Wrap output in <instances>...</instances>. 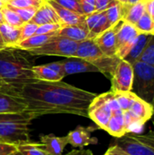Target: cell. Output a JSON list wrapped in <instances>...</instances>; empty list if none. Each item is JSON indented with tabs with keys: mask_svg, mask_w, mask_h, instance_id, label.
Returning <instances> with one entry per match:
<instances>
[{
	"mask_svg": "<svg viewBox=\"0 0 154 155\" xmlns=\"http://www.w3.org/2000/svg\"><path fill=\"white\" fill-rule=\"evenodd\" d=\"M18 94L27 104L25 113L34 119L48 114H73L88 118L89 106L97 95L62 81H35L24 85Z\"/></svg>",
	"mask_w": 154,
	"mask_h": 155,
	"instance_id": "obj_1",
	"label": "cell"
},
{
	"mask_svg": "<svg viewBox=\"0 0 154 155\" xmlns=\"http://www.w3.org/2000/svg\"><path fill=\"white\" fill-rule=\"evenodd\" d=\"M34 59L26 51L5 47L0 50V76L5 84V91L17 94L27 84L35 82L33 66Z\"/></svg>",
	"mask_w": 154,
	"mask_h": 155,
	"instance_id": "obj_2",
	"label": "cell"
},
{
	"mask_svg": "<svg viewBox=\"0 0 154 155\" xmlns=\"http://www.w3.org/2000/svg\"><path fill=\"white\" fill-rule=\"evenodd\" d=\"M34 118L28 113L0 114V140L19 144L30 140V126Z\"/></svg>",
	"mask_w": 154,
	"mask_h": 155,
	"instance_id": "obj_3",
	"label": "cell"
},
{
	"mask_svg": "<svg viewBox=\"0 0 154 155\" xmlns=\"http://www.w3.org/2000/svg\"><path fill=\"white\" fill-rule=\"evenodd\" d=\"M133 66V84L132 92L152 105L154 102V66L137 61Z\"/></svg>",
	"mask_w": 154,
	"mask_h": 155,
	"instance_id": "obj_4",
	"label": "cell"
},
{
	"mask_svg": "<svg viewBox=\"0 0 154 155\" xmlns=\"http://www.w3.org/2000/svg\"><path fill=\"white\" fill-rule=\"evenodd\" d=\"M119 105L114 93L109 91L96 95L88 109V118L93 120L99 129L104 130L115 108Z\"/></svg>",
	"mask_w": 154,
	"mask_h": 155,
	"instance_id": "obj_5",
	"label": "cell"
},
{
	"mask_svg": "<svg viewBox=\"0 0 154 155\" xmlns=\"http://www.w3.org/2000/svg\"><path fill=\"white\" fill-rule=\"evenodd\" d=\"M113 144L129 155H154V138L149 134L128 133Z\"/></svg>",
	"mask_w": 154,
	"mask_h": 155,
	"instance_id": "obj_6",
	"label": "cell"
},
{
	"mask_svg": "<svg viewBox=\"0 0 154 155\" xmlns=\"http://www.w3.org/2000/svg\"><path fill=\"white\" fill-rule=\"evenodd\" d=\"M78 42L66 37L54 35L51 36L42 46L26 51L33 56L38 55H57L65 58L74 57L76 52Z\"/></svg>",
	"mask_w": 154,
	"mask_h": 155,
	"instance_id": "obj_7",
	"label": "cell"
},
{
	"mask_svg": "<svg viewBox=\"0 0 154 155\" xmlns=\"http://www.w3.org/2000/svg\"><path fill=\"white\" fill-rule=\"evenodd\" d=\"M133 66L124 59H121L111 76L112 88L114 93L132 92L133 84Z\"/></svg>",
	"mask_w": 154,
	"mask_h": 155,
	"instance_id": "obj_8",
	"label": "cell"
},
{
	"mask_svg": "<svg viewBox=\"0 0 154 155\" xmlns=\"http://www.w3.org/2000/svg\"><path fill=\"white\" fill-rule=\"evenodd\" d=\"M140 34L134 25L125 21L119 22L116 32V56L124 59Z\"/></svg>",
	"mask_w": 154,
	"mask_h": 155,
	"instance_id": "obj_9",
	"label": "cell"
},
{
	"mask_svg": "<svg viewBox=\"0 0 154 155\" xmlns=\"http://www.w3.org/2000/svg\"><path fill=\"white\" fill-rule=\"evenodd\" d=\"M27 110L24 98L17 94L0 90V114H23Z\"/></svg>",
	"mask_w": 154,
	"mask_h": 155,
	"instance_id": "obj_10",
	"label": "cell"
},
{
	"mask_svg": "<svg viewBox=\"0 0 154 155\" xmlns=\"http://www.w3.org/2000/svg\"><path fill=\"white\" fill-rule=\"evenodd\" d=\"M97 126H82L78 125L75 129L69 132L66 136L68 139V144L74 148H84L88 145L97 144L98 139L92 136V134L98 130Z\"/></svg>",
	"mask_w": 154,
	"mask_h": 155,
	"instance_id": "obj_11",
	"label": "cell"
},
{
	"mask_svg": "<svg viewBox=\"0 0 154 155\" xmlns=\"http://www.w3.org/2000/svg\"><path fill=\"white\" fill-rule=\"evenodd\" d=\"M84 22L89 29L88 38L93 39L105 30L111 28V25L105 15V10L95 11L90 15H85Z\"/></svg>",
	"mask_w": 154,
	"mask_h": 155,
	"instance_id": "obj_12",
	"label": "cell"
},
{
	"mask_svg": "<svg viewBox=\"0 0 154 155\" xmlns=\"http://www.w3.org/2000/svg\"><path fill=\"white\" fill-rule=\"evenodd\" d=\"M103 55L104 54L96 45L94 39L88 38L84 41L78 42L76 52L74 57L80 58L93 64Z\"/></svg>",
	"mask_w": 154,
	"mask_h": 155,
	"instance_id": "obj_13",
	"label": "cell"
},
{
	"mask_svg": "<svg viewBox=\"0 0 154 155\" xmlns=\"http://www.w3.org/2000/svg\"><path fill=\"white\" fill-rule=\"evenodd\" d=\"M119 24V23H118ZM118 24L114 26L105 30L94 39L96 45L104 55H116V32Z\"/></svg>",
	"mask_w": 154,
	"mask_h": 155,
	"instance_id": "obj_14",
	"label": "cell"
},
{
	"mask_svg": "<svg viewBox=\"0 0 154 155\" xmlns=\"http://www.w3.org/2000/svg\"><path fill=\"white\" fill-rule=\"evenodd\" d=\"M61 63L65 76L82 73H99L98 68L94 64L80 58H66L61 61Z\"/></svg>",
	"mask_w": 154,
	"mask_h": 155,
	"instance_id": "obj_15",
	"label": "cell"
},
{
	"mask_svg": "<svg viewBox=\"0 0 154 155\" xmlns=\"http://www.w3.org/2000/svg\"><path fill=\"white\" fill-rule=\"evenodd\" d=\"M104 131L115 138H120L128 134L124 111H123L120 106L113 110Z\"/></svg>",
	"mask_w": 154,
	"mask_h": 155,
	"instance_id": "obj_16",
	"label": "cell"
},
{
	"mask_svg": "<svg viewBox=\"0 0 154 155\" xmlns=\"http://www.w3.org/2000/svg\"><path fill=\"white\" fill-rule=\"evenodd\" d=\"M41 143L51 155H63V152L68 144L67 136H56L54 134H40Z\"/></svg>",
	"mask_w": 154,
	"mask_h": 155,
	"instance_id": "obj_17",
	"label": "cell"
},
{
	"mask_svg": "<svg viewBox=\"0 0 154 155\" xmlns=\"http://www.w3.org/2000/svg\"><path fill=\"white\" fill-rule=\"evenodd\" d=\"M29 22L37 25H42L44 24H61L58 15L46 0L36 10L34 15Z\"/></svg>",
	"mask_w": 154,
	"mask_h": 155,
	"instance_id": "obj_18",
	"label": "cell"
},
{
	"mask_svg": "<svg viewBox=\"0 0 154 155\" xmlns=\"http://www.w3.org/2000/svg\"><path fill=\"white\" fill-rule=\"evenodd\" d=\"M46 1L54 9V11L58 15L60 21H61V25L63 26L84 23V18H85L84 15H78L73 11H70V10L63 7L59 4H57L54 0H46Z\"/></svg>",
	"mask_w": 154,
	"mask_h": 155,
	"instance_id": "obj_19",
	"label": "cell"
},
{
	"mask_svg": "<svg viewBox=\"0 0 154 155\" xmlns=\"http://www.w3.org/2000/svg\"><path fill=\"white\" fill-rule=\"evenodd\" d=\"M56 35L66 37L75 42H81L85 39H88L89 29L84 22L78 25L62 26V28L57 32Z\"/></svg>",
	"mask_w": 154,
	"mask_h": 155,
	"instance_id": "obj_20",
	"label": "cell"
},
{
	"mask_svg": "<svg viewBox=\"0 0 154 155\" xmlns=\"http://www.w3.org/2000/svg\"><path fill=\"white\" fill-rule=\"evenodd\" d=\"M145 1L136 4H123V19L122 21L135 25L138 20L146 12Z\"/></svg>",
	"mask_w": 154,
	"mask_h": 155,
	"instance_id": "obj_21",
	"label": "cell"
},
{
	"mask_svg": "<svg viewBox=\"0 0 154 155\" xmlns=\"http://www.w3.org/2000/svg\"><path fill=\"white\" fill-rule=\"evenodd\" d=\"M130 110L143 124H145L153 116L152 105L138 96H136Z\"/></svg>",
	"mask_w": 154,
	"mask_h": 155,
	"instance_id": "obj_22",
	"label": "cell"
},
{
	"mask_svg": "<svg viewBox=\"0 0 154 155\" xmlns=\"http://www.w3.org/2000/svg\"><path fill=\"white\" fill-rule=\"evenodd\" d=\"M152 35H151V34H143V33H141L137 36L134 44L133 45L129 54L124 58V60L128 61L132 64H134L135 62L139 61V58H140L142 53L143 52L146 45L148 44L149 40L151 39Z\"/></svg>",
	"mask_w": 154,
	"mask_h": 155,
	"instance_id": "obj_23",
	"label": "cell"
},
{
	"mask_svg": "<svg viewBox=\"0 0 154 155\" xmlns=\"http://www.w3.org/2000/svg\"><path fill=\"white\" fill-rule=\"evenodd\" d=\"M32 69H33L34 78L37 81L59 82L64 78V76L63 74H60L57 72L54 71L53 69L48 67L46 64L34 65Z\"/></svg>",
	"mask_w": 154,
	"mask_h": 155,
	"instance_id": "obj_24",
	"label": "cell"
},
{
	"mask_svg": "<svg viewBox=\"0 0 154 155\" xmlns=\"http://www.w3.org/2000/svg\"><path fill=\"white\" fill-rule=\"evenodd\" d=\"M21 26H12L5 23L0 24V33L6 47H15L20 39Z\"/></svg>",
	"mask_w": 154,
	"mask_h": 155,
	"instance_id": "obj_25",
	"label": "cell"
},
{
	"mask_svg": "<svg viewBox=\"0 0 154 155\" xmlns=\"http://www.w3.org/2000/svg\"><path fill=\"white\" fill-rule=\"evenodd\" d=\"M120 60L121 59L119 57H117L116 55H113V56L103 55L99 60L94 62L93 64H94L98 68L99 73H102L104 75L111 77L113 73L114 72L118 63L120 62Z\"/></svg>",
	"mask_w": 154,
	"mask_h": 155,
	"instance_id": "obj_26",
	"label": "cell"
},
{
	"mask_svg": "<svg viewBox=\"0 0 154 155\" xmlns=\"http://www.w3.org/2000/svg\"><path fill=\"white\" fill-rule=\"evenodd\" d=\"M51 36L52 35H34L20 43H18L15 47L24 50V51H29L34 48H37L42 46Z\"/></svg>",
	"mask_w": 154,
	"mask_h": 155,
	"instance_id": "obj_27",
	"label": "cell"
},
{
	"mask_svg": "<svg viewBox=\"0 0 154 155\" xmlns=\"http://www.w3.org/2000/svg\"><path fill=\"white\" fill-rule=\"evenodd\" d=\"M17 150L24 155H51L41 143H34L30 140L17 144Z\"/></svg>",
	"mask_w": 154,
	"mask_h": 155,
	"instance_id": "obj_28",
	"label": "cell"
},
{
	"mask_svg": "<svg viewBox=\"0 0 154 155\" xmlns=\"http://www.w3.org/2000/svg\"><path fill=\"white\" fill-rule=\"evenodd\" d=\"M105 15L111 27L114 26L123 19V4L114 0L106 8Z\"/></svg>",
	"mask_w": 154,
	"mask_h": 155,
	"instance_id": "obj_29",
	"label": "cell"
},
{
	"mask_svg": "<svg viewBox=\"0 0 154 155\" xmlns=\"http://www.w3.org/2000/svg\"><path fill=\"white\" fill-rule=\"evenodd\" d=\"M2 15L4 18V23L9 25L20 27L25 24L23 20L20 18V16L18 15V14L6 5H4L2 7Z\"/></svg>",
	"mask_w": 154,
	"mask_h": 155,
	"instance_id": "obj_30",
	"label": "cell"
},
{
	"mask_svg": "<svg viewBox=\"0 0 154 155\" xmlns=\"http://www.w3.org/2000/svg\"><path fill=\"white\" fill-rule=\"evenodd\" d=\"M134 25L140 33L154 35V20L147 12L143 15Z\"/></svg>",
	"mask_w": 154,
	"mask_h": 155,
	"instance_id": "obj_31",
	"label": "cell"
},
{
	"mask_svg": "<svg viewBox=\"0 0 154 155\" xmlns=\"http://www.w3.org/2000/svg\"><path fill=\"white\" fill-rule=\"evenodd\" d=\"M139 61L154 66V35H152L151 39L146 45L143 52L139 58Z\"/></svg>",
	"mask_w": 154,
	"mask_h": 155,
	"instance_id": "obj_32",
	"label": "cell"
},
{
	"mask_svg": "<svg viewBox=\"0 0 154 155\" xmlns=\"http://www.w3.org/2000/svg\"><path fill=\"white\" fill-rule=\"evenodd\" d=\"M45 0H8L5 5L16 8H28L34 7L38 9Z\"/></svg>",
	"mask_w": 154,
	"mask_h": 155,
	"instance_id": "obj_33",
	"label": "cell"
},
{
	"mask_svg": "<svg viewBox=\"0 0 154 155\" xmlns=\"http://www.w3.org/2000/svg\"><path fill=\"white\" fill-rule=\"evenodd\" d=\"M61 24H44L38 25L34 35H54L62 28Z\"/></svg>",
	"mask_w": 154,
	"mask_h": 155,
	"instance_id": "obj_34",
	"label": "cell"
},
{
	"mask_svg": "<svg viewBox=\"0 0 154 155\" xmlns=\"http://www.w3.org/2000/svg\"><path fill=\"white\" fill-rule=\"evenodd\" d=\"M54 1H55L57 4H59L60 5H62L63 7L70 11H73L78 15H84L79 0H54Z\"/></svg>",
	"mask_w": 154,
	"mask_h": 155,
	"instance_id": "obj_35",
	"label": "cell"
},
{
	"mask_svg": "<svg viewBox=\"0 0 154 155\" xmlns=\"http://www.w3.org/2000/svg\"><path fill=\"white\" fill-rule=\"evenodd\" d=\"M8 7H10L11 9H13L15 13L18 14V15L20 16V18L23 20L24 23H27L29 22L33 16L34 15L35 12H36V8H34V7H28V8H16V7H13V6H10V5H5Z\"/></svg>",
	"mask_w": 154,
	"mask_h": 155,
	"instance_id": "obj_36",
	"label": "cell"
},
{
	"mask_svg": "<svg viewBox=\"0 0 154 155\" xmlns=\"http://www.w3.org/2000/svg\"><path fill=\"white\" fill-rule=\"evenodd\" d=\"M38 25L31 23V22H27L25 23L22 26H21V31H20V39H19V43L32 35H34L35 34V31L37 29Z\"/></svg>",
	"mask_w": 154,
	"mask_h": 155,
	"instance_id": "obj_37",
	"label": "cell"
},
{
	"mask_svg": "<svg viewBox=\"0 0 154 155\" xmlns=\"http://www.w3.org/2000/svg\"><path fill=\"white\" fill-rule=\"evenodd\" d=\"M17 150V144L0 140V155H9Z\"/></svg>",
	"mask_w": 154,
	"mask_h": 155,
	"instance_id": "obj_38",
	"label": "cell"
},
{
	"mask_svg": "<svg viewBox=\"0 0 154 155\" xmlns=\"http://www.w3.org/2000/svg\"><path fill=\"white\" fill-rule=\"evenodd\" d=\"M79 2L84 15H90L96 11L95 0H79Z\"/></svg>",
	"mask_w": 154,
	"mask_h": 155,
	"instance_id": "obj_39",
	"label": "cell"
},
{
	"mask_svg": "<svg viewBox=\"0 0 154 155\" xmlns=\"http://www.w3.org/2000/svg\"><path fill=\"white\" fill-rule=\"evenodd\" d=\"M114 0H95L96 11H104Z\"/></svg>",
	"mask_w": 154,
	"mask_h": 155,
	"instance_id": "obj_40",
	"label": "cell"
},
{
	"mask_svg": "<svg viewBox=\"0 0 154 155\" xmlns=\"http://www.w3.org/2000/svg\"><path fill=\"white\" fill-rule=\"evenodd\" d=\"M46 65H47L48 67H50L51 69H53L54 71L57 72L58 74H63V75L65 77V74H64V68H63V65H62L61 61H56V62L49 63V64H46Z\"/></svg>",
	"mask_w": 154,
	"mask_h": 155,
	"instance_id": "obj_41",
	"label": "cell"
},
{
	"mask_svg": "<svg viewBox=\"0 0 154 155\" xmlns=\"http://www.w3.org/2000/svg\"><path fill=\"white\" fill-rule=\"evenodd\" d=\"M103 155H129L125 153L124 152H123L119 147H117L114 144H112L109 146V148L107 149V151L105 152V153Z\"/></svg>",
	"mask_w": 154,
	"mask_h": 155,
	"instance_id": "obj_42",
	"label": "cell"
},
{
	"mask_svg": "<svg viewBox=\"0 0 154 155\" xmlns=\"http://www.w3.org/2000/svg\"><path fill=\"white\" fill-rule=\"evenodd\" d=\"M65 155H93L92 151L90 150H84L83 148L80 149H74L70 153H68Z\"/></svg>",
	"mask_w": 154,
	"mask_h": 155,
	"instance_id": "obj_43",
	"label": "cell"
},
{
	"mask_svg": "<svg viewBox=\"0 0 154 155\" xmlns=\"http://www.w3.org/2000/svg\"><path fill=\"white\" fill-rule=\"evenodd\" d=\"M145 8H146V12L154 20V0H146L145 1Z\"/></svg>",
	"mask_w": 154,
	"mask_h": 155,
	"instance_id": "obj_44",
	"label": "cell"
},
{
	"mask_svg": "<svg viewBox=\"0 0 154 155\" xmlns=\"http://www.w3.org/2000/svg\"><path fill=\"white\" fill-rule=\"evenodd\" d=\"M5 5L0 1V24L4 23V18H3V15H2V7L4 6Z\"/></svg>",
	"mask_w": 154,
	"mask_h": 155,
	"instance_id": "obj_45",
	"label": "cell"
},
{
	"mask_svg": "<svg viewBox=\"0 0 154 155\" xmlns=\"http://www.w3.org/2000/svg\"><path fill=\"white\" fill-rule=\"evenodd\" d=\"M6 46H5V42H4V40H3V37H2V35H1V33H0V50L1 49H4V48H5Z\"/></svg>",
	"mask_w": 154,
	"mask_h": 155,
	"instance_id": "obj_46",
	"label": "cell"
},
{
	"mask_svg": "<svg viewBox=\"0 0 154 155\" xmlns=\"http://www.w3.org/2000/svg\"><path fill=\"white\" fill-rule=\"evenodd\" d=\"M5 84L4 83V81L2 80L1 76H0V90H5Z\"/></svg>",
	"mask_w": 154,
	"mask_h": 155,
	"instance_id": "obj_47",
	"label": "cell"
},
{
	"mask_svg": "<svg viewBox=\"0 0 154 155\" xmlns=\"http://www.w3.org/2000/svg\"><path fill=\"white\" fill-rule=\"evenodd\" d=\"M144 0H127V4H136L139 2H143Z\"/></svg>",
	"mask_w": 154,
	"mask_h": 155,
	"instance_id": "obj_48",
	"label": "cell"
},
{
	"mask_svg": "<svg viewBox=\"0 0 154 155\" xmlns=\"http://www.w3.org/2000/svg\"><path fill=\"white\" fill-rule=\"evenodd\" d=\"M152 124H153V129H152V130H150V131L148 132V134L154 138V121L152 122Z\"/></svg>",
	"mask_w": 154,
	"mask_h": 155,
	"instance_id": "obj_49",
	"label": "cell"
},
{
	"mask_svg": "<svg viewBox=\"0 0 154 155\" xmlns=\"http://www.w3.org/2000/svg\"><path fill=\"white\" fill-rule=\"evenodd\" d=\"M9 155H24L22 153H20L18 150H16L15 152H14V153H12L11 154H9Z\"/></svg>",
	"mask_w": 154,
	"mask_h": 155,
	"instance_id": "obj_50",
	"label": "cell"
},
{
	"mask_svg": "<svg viewBox=\"0 0 154 155\" xmlns=\"http://www.w3.org/2000/svg\"><path fill=\"white\" fill-rule=\"evenodd\" d=\"M116 1H118L122 4H127V0H116Z\"/></svg>",
	"mask_w": 154,
	"mask_h": 155,
	"instance_id": "obj_51",
	"label": "cell"
},
{
	"mask_svg": "<svg viewBox=\"0 0 154 155\" xmlns=\"http://www.w3.org/2000/svg\"><path fill=\"white\" fill-rule=\"evenodd\" d=\"M0 1H1L4 5H5V4L7 3V1H8V0H0Z\"/></svg>",
	"mask_w": 154,
	"mask_h": 155,
	"instance_id": "obj_52",
	"label": "cell"
},
{
	"mask_svg": "<svg viewBox=\"0 0 154 155\" xmlns=\"http://www.w3.org/2000/svg\"><path fill=\"white\" fill-rule=\"evenodd\" d=\"M152 107H153V115H154V102H153V104H152Z\"/></svg>",
	"mask_w": 154,
	"mask_h": 155,
	"instance_id": "obj_53",
	"label": "cell"
}]
</instances>
